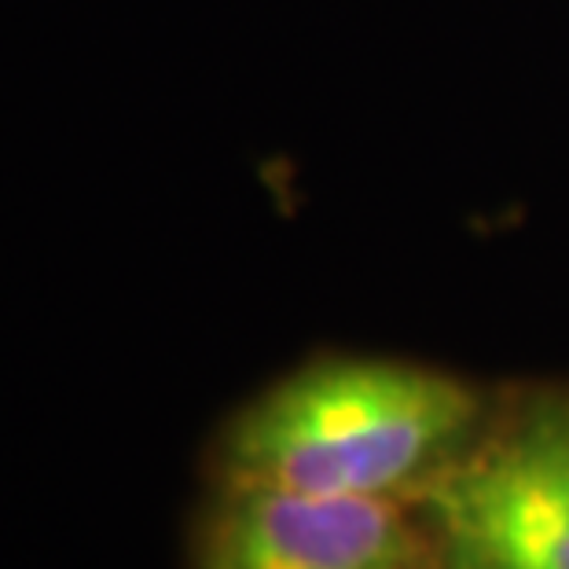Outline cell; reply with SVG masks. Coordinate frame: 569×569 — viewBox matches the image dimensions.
<instances>
[{
    "label": "cell",
    "instance_id": "obj_1",
    "mask_svg": "<svg viewBox=\"0 0 569 569\" xmlns=\"http://www.w3.org/2000/svg\"><path fill=\"white\" fill-rule=\"evenodd\" d=\"M478 422L452 375L397 360H327L276 382L217 445L224 486L320 496H393L427 481Z\"/></svg>",
    "mask_w": 569,
    "mask_h": 569
},
{
    "label": "cell",
    "instance_id": "obj_3",
    "mask_svg": "<svg viewBox=\"0 0 569 569\" xmlns=\"http://www.w3.org/2000/svg\"><path fill=\"white\" fill-rule=\"evenodd\" d=\"M427 559L430 540L390 496L221 481L196 537V569H422Z\"/></svg>",
    "mask_w": 569,
    "mask_h": 569
},
{
    "label": "cell",
    "instance_id": "obj_2",
    "mask_svg": "<svg viewBox=\"0 0 569 569\" xmlns=\"http://www.w3.org/2000/svg\"><path fill=\"white\" fill-rule=\"evenodd\" d=\"M422 500L441 569H569V397H543L452 456Z\"/></svg>",
    "mask_w": 569,
    "mask_h": 569
}]
</instances>
